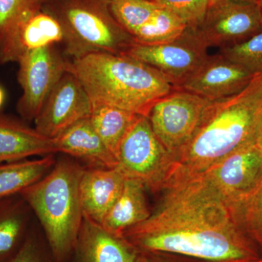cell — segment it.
I'll return each instance as SVG.
<instances>
[{
  "label": "cell",
  "mask_w": 262,
  "mask_h": 262,
  "mask_svg": "<svg viewBox=\"0 0 262 262\" xmlns=\"http://www.w3.org/2000/svg\"><path fill=\"white\" fill-rule=\"evenodd\" d=\"M149 218L124 237L139 251L163 252L203 262L260 259L232 208L202 175L169 184Z\"/></svg>",
  "instance_id": "1"
},
{
  "label": "cell",
  "mask_w": 262,
  "mask_h": 262,
  "mask_svg": "<svg viewBox=\"0 0 262 262\" xmlns=\"http://www.w3.org/2000/svg\"><path fill=\"white\" fill-rule=\"evenodd\" d=\"M261 125L262 72L237 94L212 101L190 142L177 157L168 184L201 175L256 143Z\"/></svg>",
  "instance_id": "2"
},
{
  "label": "cell",
  "mask_w": 262,
  "mask_h": 262,
  "mask_svg": "<svg viewBox=\"0 0 262 262\" xmlns=\"http://www.w3.org/2000/svg\"><path fill=\"white\" fill-rule=\"evenodd\" d=\"M92 103L111 105L147 117L151 106L177 89L160 72L125 54L94 53L69 59Z\"/></svg>",
  "instance_id": "3"
},
{
  "label": "cell",
  "mask_w": 262,
  "mask_h": 262,
  "mask_svg": "<svg viewBox=\"0 0 262 262\" xmlns=\"http://www.w3.org/2000/svg\"><path fill=\"white\" fill-rule=\"evenodd\" d=\"M84 169L73 160L61 159L19 194L37 215L55 262H65L75 250L83 219L79 185Z\"/></svg>",
  "instance_id": "4"
},
{
  "label": "cell",
  "mask_w": 262,
  "mask_h": 262,
  "mask_svg": "<svg viewBox=\"0 0 262 262\" xmlns=\"http://www.w3.org/2000/svg\"><path fill=\"white\" fill-rule=\"evenodd\" d=\"M42 8L61 25L63 54L70 59L123 54L135 42L114 17L110 0H44Z\"/></svg>",
  "instance_id": "5"
},
{
  "label": "cell",
  "mask_w": 262,
  "mask_h": 262,
  "mask_svg": "<svg viewBox=\"0 0 262 262\" xmlns=\"http://www.w3.org/2000/svg\"><path fill=\"white\" fill-rule=\"evenodd\" d=\"M117 168L152 192L163 191L170 180L175 158L155 135L147 117L139 115L122 139Z\"/></svg>",
  "instance_id": "6"
},
{
  "label": "cell",
  "mask_w": 262,
  "mask_h": 262,
  "mask_svg": "<svg viewBox=\"0 0 262 262\" xmlns=\"http://www.w3.org/2000/svg\"><path fill=\"white\" fill-rule=\"evenodd\" d=\"M212 101L177 89L158 100L147 117L163 146L177 160L190 142Z\"/></svg>",
  "instance_id": "7"
},
{
  "label": "cell",
  "mask_w": 262,
  "mask_h": 262,
  "mask_svg": "<svg viewBox=\"0 0 262 262\" xmlns=\"http://www.w3.org/2000/svg\"><path fill=\"white\" fill-rule=\"evenodd\" d=\"M56 46L24 53L18 61L22 95L16 110L27 121H34L52 91L67 71L68 58Z\"/></svg>",
  "instance_id": "8"
},
{
  "label": "cell",
  "mask_w": 262,
  "mask_h": 262,
  "mask_svg": "<svg viewBox=\"0 0 262 262\" xmlns=\"http://www.w3.org/2000/svg\"><path fill=\"white\" fill-rule=\"evenodd\" d=\"M191 29L207 49L242 42L262 29L259 2L216 0L210 4L201 23Z\"/></svg>",
  "instance_id": "9"
},
{
  "label": "cell",
  "mask_w": 262,
  "mask_h": 262,
  "mask_svg": "<svg viewBox=\"0 0 262 262\" xmlns=\"http://www.w3.org/2000/svg\"><path fill=\"white\" fill-rule=\"evenodd\" d=\"M207 48L191 28L172 42L145 45L134 42L123 54L158 71L178 87L208 56Z\"/></svg>",
  "instance_id": "10"
},
{
  "label": "cell",
  "mask_w": 262,
  "mask_h": 262,
  "mask_svg": "<svg viewBox=\"0 0 262 262\" xmlns=\"http://www.w3.org/2000/svg\"><path fill=\"white\" fill-rule=\"evenodd\" d=\"M232 208L262 182V151L256 143L241 148L201 174Z\"/></svg>",
  "instance_id": "11"
},
{
  "label": "cell",
  "mask_w": 262,
  "mask_h": 262,
  "mask_svg": "<svg viewBox=\"0 0 262 262\" xmlns=\"http://www.w3.org/2000/svg\"><path fill=\"white\" fill-rule=\"evenodd\" d=\"M92 101L75 75L67 71L34 120L35 128L51 139L90 117Z\"/></svg>",
  "instance_id": "12"
},
{
  "label": "cell",
  "mask_w": 262,
  "mask_h": 262,
  "mask_svg": "<svg viewBox=\"0 0 262 262\" xmlns=\"http://www.w3.org/2000/svg\"><path fill=\"white\" fill-rule=\"evenodd\" d=\"M251 72L218 53L207 57L199 67L177 89L215 101L244 89L253 78Z\"/></svg>",
  "instance_id": "13"
},
{
  "label": "cell",
  "mask_w": 262,
  "mask_h": 262,
  "mask_svg": "<svg viewBox=\"0 0 262 262\" xmlns=\"http://www.w3.org/2000/svg\"><path fill=\"white\" fill-rule=\"evenodd\" d=\"M74 252L77 262H136L140 251L83 215Z\"/></svg>",
  "instance_id": "14"
},
{
  "label": "cell",
  "mask_w": 262,
  "mask_h": 262,
  "mask_svg": "<svg viewBox=\"0 0 262 262\" xmlns=\"http://www.w3.org/2000/svg\"><path fill=\"white\" fill-rule=\"evenodd\" d=\"M125 179L117 168H84L79 185L83 215L101 225L121 194Z\"/></svg>",
  "instance_id": "15"
},
{
  "label": "cell",
  "mask_w": 262,
  "mask_h": 262,
  "mask_svg": "<svg viewBox=\"0 0 262 262\" xmlns=\"http://www.w3.org/2000/svg\"><path fill=\"white\" fill-rule=\"evenodd\" d=\"M57 153H63L94 168H117V160L101 140L89 117L76 122L53 139Z\"/></svg>",
  "instance_id": "16"
},
{
  "label": "cell",
  "mask_w": 262,
  "mask_h": 262,
  "mask_svg": "<svg viewBox=\"0 0 262 262\" xmlns=\"http://www.w3.org/2000/svg\"><path fill=\"white\" fill-rule=\"evenodd\" d=\"M56 153L53 139L17 119L0 115V163Z\"/></svg>",
  "instance_id": "17"
},
{
  "label": "cell",
  "mask_w": 262,
  "mask_h": 262,
  "mask_svg": "<svg viewBox=\"0 0 262 262\" xmlns=\"http://www.w3.org/2000/svg\"><path fill=\"white\" fill-rule=\"evenodd\" d=\"M145 191V187L141 182L125 178L121 194L101 224L103 228L124 237L128 229L147 220L151 213Z\"/></svg>",
  "instance_id": "18"
},
{
  "label": "cell",
  "mask_w": 262,
  "mask_h": 262,
  "mask_svg": "<svg viewBox=\"0 0 262 262\" xmlns=\"http://www.w3.org/2000/svg\"><path fill=\"white\" fill-rule=\"evenodd\" d=\"M44 0H0V63L17 62L22 56L19 32Z\"/></svg>",
  "instance_id": "19"
},
{
  "label": "cell",
  "mask_w": 262,
  "mask_h": 262,
  "mask_svg": "<svg viewBox=\"0 0 262 262\" xmlns=\"http://www.w3.org/2000/svg\"><path fill=\"white\" fill-rule=\"evenodd\" d=\"M56 162L54 155H49L35 160L0 163V201L19 195L44 177Z\"/></svg>",
  "instance_id": "20"
},
{
  "label": "cell",
  "mask_w": 262,
  "mask_h": 262,
  "mask_svg": "<svg viewBox=\"0 0 262 262\" xmlns=\"http://www.w3.org/2000/svg\"><path fill=\"white\" fill-rule=\"evenodd\" d=\"M29 210L20 195L0 201V262L8 261L23 243Z\"/></svg>",
  "instance_id": "21"
},
{
  "label": "cell",
  "mask_w": 262,
  "mask_h": 262,
  "mask_svg": "<svg viewBox=\"0 0 262 262\" xmlns=\"http://www.w3.org/2000/svg\"><path fill=\"white\" fill-rule=\"evenodd\" d=\"M139 116L111 105L92 103L89 118L101 140L117 158L122 139Z\"/></svg>",
  "instance_id": "22"
},
{
  "label": "cell",
  "mask_w": 262,
  "mask_h": 262,
  "mask_svg": "<svg viewBox=\"0 0 262 262\" xmlns=\"http://www.w3.org/2000/svg\"><path fill=\"white\" fill-rule=\"evenodd\" d=\"M18 39L23 55L32 50L61 44L63 32L58 20L42 8L25 22L19 32Z\"/></svg>",
  "instance_id": "23"
},
{
  "label": "cell",
  "mask_w": 262,
  "mask_h": 262,
  "mask_svg": "<svg viewBox=\"0 0 262 262\" xmlns=\"http://www.w3.org/2000/svg\"><path fill=\"white\" fill-rule=\"evenodd\" d=\"M187 27L182 19L161 6L133 37L139 44H162L178 39Z\"/></svg>",
  "instance_id": "24"
},
{
  "label": "cell",
  "mask_w": 262,
  "mask_h": 262,
  "mask_svg": "<svg viewBox=\"0 0 262 262\" xmlns=\"http://www.w3.org/2000/svg\"><path fill=\"white\" fill-rule=\"evenodd\" d=\"M160 7L153 0H110L114 17L132 37Z\"/></svg>",
  "instance_id": "25"
},
{
  "label": "cell",
  "mask_w": 262,
  "mask_h": 262,
  "mask_svg": "<svg viewBox=\"0 0 262 262\" xmlns=\"http://www.w3.org/2000/svg\"><path fill=\"white\" fill-rule=\"evenodd\" d=\"M241 228L262 251V182L244 201L232 208Z\"/></svg>",
  "instance_id": "26"
},
{
  "label": "cell",
  "mask_w": 262,
  "mask_h": 262,
  "mask_svg": "<svg viewBox=\"0 0 262 262\" xmlns=\"http://www.w3.org/2000/svg\"><path fill=\"white\" fill-rule=\"evenodd\" d=\"M220 54L251 72H262V29L242 42L221 48Z\"/></svg>",
  "instance_id": "27"
},
{
  "label": "cell",
  "mask_w": 262,
  "mask_h": 262,
  "mask_svg": "<svg viewBox=\"0 0 262 262\" xmlns=\"http://www.w3.org/2000/svg\"><path fill=\"white\" fill-rule=\"evenodd\" d=\"M170 10L187 24L194 28L201 23L210 5L209 0H153Z\"/></svg>",
  "instance_id": "28"
},
{
  "label": "cell",
  "mask_w": 262,
  "mask_h": 262,
  "mask_svg": "<svg viewBox=\"0 0 262 262\" xmlns=\"http://www.w3.org/2000/svg\"><path fill=\"white\" fill-rule=\"evenodd\" d=\"M6 262H49L40 245L34 237L26 238Z\"/></svg>",
  "instance_id": "29"
},
{
  "label": "cell",
  "mask_w": 262,
  "mask_h": 262,
  "mask_svg": "<svg viewBox=\"0 0 262 262\" xmlns=\"http://www.w3.org/2000/svg\"><path fill=\"white\" fill-rule=\"evenodd\" d=\"M136 262H201L194 258L163 252L141 251Z\"/></svg>",
  "instance_id": "30"
},
{
  "label": "cell",
  "mask_w": 262,
  "mask_h": 262,
  "mask_svg": "<svg viewBox=\"0 0 262 262\" xmlns=\"http://www.w3.org/2000/svg\"><path fill=\"white\" fill-rule=\"evenodd\" d=\"M256 145L258 146V147L261 149L262 151V125L261 127H260L259 132H258L257 139H256Z\"/></svg>",
  "instance_id": "31"
},
{
  "label": "cell",
  "mask_w": 262,
  "mask_h": 262,
  "mask_svg": "<svg viewBox=\"0 0 262 262\" xmlns=\"http://www.w3.org/2000/svg\"><path fill=\"white\" fill-rule=\"evenodd\" d=\"M5 100V93L3 88L0 86V108L3 106Z\"/></svg>",
  "instance_id": "32"
},
{
  "label": "cell",
  "mask_w": 262,
  "mask_h": 262,
  "mask_svg": "<svg viewBox=\"0 0 262 262\" xmlns=\"http://www.w3.org/2000/svg\"><path fill=\"white\" fill-rule=\"evenodd\" d=\"M258 2H259L260 9H261V14L262 19V0H258Z\"/></svg>",
  "instance_id": "33"
},
{
  "label": "cell",
  "mask_w": 262,
  "mask_h": 262,
  "mask_svg": "<svg viewBox=\"0 0 262 262\" xmlns=\"http://www.w3.org/2000/svg\"><path fill=\"white\" fill-rule=\"evenodd\" d=\"M251 262H262V258H260V259L256 260V261H251Z\"/></svg>",
  "instance_id": "34"
},
{
  "label": "cell",
  "mask_w": 262,
  "mask_h": 262,
  "mask_svg": "<svg viewBox=\"0 0 262 262\" xmlns=\"http://www.w3.org/2000/svg\"><path fill=\"white\" fill-rule=\"evenodd\" d=\"M209 1H210V4H211V3H214V2L216 1V0H209Z\"/></svg>",
  "instance_id": "35"
}]
</instances>
